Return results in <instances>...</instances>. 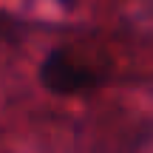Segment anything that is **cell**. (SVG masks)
Here are the masks:
<instances>
[{"label": "cell", "mask_w": 153, "mask_h": 153, "mask_svg": "<svg viewBox=\"0 0 153 153\" xmlns=\"http://www.w3.org/2000/svg\"><path fill=\"white\" fill-rule=\"evenodd\" d=\"M40 85L54 97H76L99 85V74L79 62L68 48H51L40 62Z\"/></svg>", "instance_id": "6da1fadb"}]
</instances>
